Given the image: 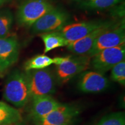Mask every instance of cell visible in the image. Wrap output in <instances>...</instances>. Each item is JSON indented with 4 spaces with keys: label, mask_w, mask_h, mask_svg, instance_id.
Wrapping results in <instances>:
<instances>
[{
    "label": "cell",
    "mask_w": 125,
    "mask_h": 125,
    "mask_svg": "<svg viewBox=\"0 0 125 125\" xmlns=\"http://www.w3.org/2000/svg\"><path fill=\"white\" fill-rule=\"evenodd\" d=\"M114 25L111 23H107L105 25L98 28L83 38L70 43L67 47L68 49L76 55L87 56L94 43L97 38L108 30L111 28Z\"/></svg>",
    "instance_id": "obj_13"
},
{
    "label": "cell",
    "mask_w": 125,
    "mask_h": 125,
    "mask_svg": "<svg viewBox=\"0 0 125 125\" xmlns=\"http://www.w3.org/2000/svg\"><path fill=\"white\" fill-rule=\"evenodd\" d=\"M53 59L56 65V80L64 84L76 75L86 71L90 66L91 58L87 56H69L56 57Z\"/></svg>",
    "instance_id": "obj_2"
},
{
    "label": "cell",
    "mask_w": 125,
    "mask_h": 125,
    "mask_svg": "<svg viewBox=\"0 0 125 125\" xmlns=\"http://www.w3.org/2000/svg\"><path fill=\"white\" fill-rule=\"evenodd\" d=\"M4 99L17 108H22L31 99L26 73L16 70L8 76L4 89Z\"/></svg>",
    "instance_id": "obj_1"
},
{
    "label": "cell",
    "mask_w": 125,
    "mask_h": 125,
    "mask_svg": "<svg viewBox=\"0 0 125 125\" xmlns=\"http://www.w3.org/2000/svg\"><path fill=\"white\" fill-rule=\"evenodd\" d=\"M26 125L23 123V121L21 122H19L18 123H13V124H10V125Z\"/></svg>",
    "instance_id": "obj_21"
},
{
    "label": "cell",
    "mask_w": 125,
    "mask_h": 125,
    "mask_svg": "<svg viewBox=\"0 0 125 125\" xmlns=\"http://www.w3.org/2000/svg\"><path fill=\"white\" fill-rule=\"evenodd\" d=\"M96 125H125L124 112H116L105 115Z\"/></svg>",
    "instance_id": "obj_18"
},
{
    "label": "cell",
    "mask_w": 125,
    "mask_h": 125,
    "mask_svg": "<svg viewBox=\"0 0 125 125\" xmlns=\"http://www.w3.org/2000/svg\"><path fill=\"white\" fill-rule=\"evenodd\" d=\"M100 21H83L65 25L58 31L67 41L68 44L80 40L98 28L105 25Z\"/></svg>",
    "instance_id": "obj_11"
},
{
    "label": "cell",
    "mask_w": 125,
    "mask_h": 125,
    "mask_svg": "<svg viewBox=\"0 0 125 125\" xmlns=\"http://www.w3.org/2000/svg\"><path fill=\"white\" fill-rule=\"evenodd\" d=\"M13 15L8 9L0 10V38L10 35V31L13 23Z\"/></svg>",
    "instance_id": "obj_17"
},
{
    "label": "cell",
    "mask_w": 125,
    "mask_h": 125,
    "mask_svg": "<svg viewBox=\"0 0 125 125\" xmlns=\"http://www.w3.org/2000/svg\"><path fill=\"white\" fill-rule=\"evenodd\" d=\"M19 43L15 35L0 38V76L18 62L19 56Z\"/></svg>",
    "instance_id": "obj_9"
},
{
    "label": "cell",
    "mask_w": 125,
    "mask_h": 125,
    "mask_svg": "<svg viewBox=\"0 0 125 125\" xmlns=\"http://www.w3.org/2000/svg\"><path fill=\"white\" fill-rule=\"evenodd\" d=\"M53 8L48 0H24L17 10V23L23 27H31L37 20Z\"/></svg>",
    "instance_id": "obj_3"
},
{
    "label": "cell",
    "mask_w": 125,
    "mask_h": 125,
    "mask_svg": "<svg viewBox=\"0 0 125 125\" xmlns=\"http://www.w3.org/2000/svg\"><path fill=\"white\" fill-rule=\"evenodd\" d=\"M22 121V116L18 109L0 101V125H8Z\"/></svg>",
    "instance_id": "obj_14"
},
{
    "label": "cell",
    "mask_w": 125,
    "mask_h": 125,
    "mask_svg": "<svg viewBox=\"0 0 125 125\" xmlns=\"http://www.w3.org/2000/svg\"><path fill=\"white\" fill-rule=\"evenodd\" d=\"M125 42V23L114 25L96 39L87 56L92 58L103 50L119 46Z\"/></svg>",
    "instance_id": "obj_6"
},
{
    "label": "cell",
    "mask_w": 125,
    "mask_h": 125,
    "mask_svg": "<svg viewBox=\"0 0 125 125\" xmlns=\"http://www.w3.org/2000/svg\"><path fill=\"white\" fill-rule=\"evenodd\" d=\"M111 78L122 85H125V61L122 60L114 65L111 69Z\"/></svg>",
    "instance_id": "obj_19"
},
{
    "label": "cell",
    "mask_w": 125,
    "mask_h": 125,
    "mask_svg": "<svg viewBox=\"0 0 125 125\" xmlns=\"http://www.w3.org/2000/svg\"><path fill=\"white\" fill-rule=\"evenodd\" d=\"M68 19L66 12L54 7L34 23L31 27L32 32L42 34L59 31L65 26Z\"/></svg>",
    "instance_id": "obj_7"
},
{
    "label": "cell",
    "mask_w": 125,
    "mask_h": 125,
    "mask_svg": "<svg viewBox=\"0 0 125 125\" xmlns=\"http://www.w3.org/2000/svg\"><path fill=\"white\" fill-rule=\"evenodd\" d=\"M6 1H7V0H0V8L2 7Z\"/></svg>",
    "instance_id": "obj_22"
},
{
    "label": "cell",
    "mask_w": 125,
    "mask_h": 125,
    "mask_svg": "<svg viewBox=\"0 0 125 125\" xmlns=\"http://www.w3.org/2000/svg\"><path fill=\"white\" fill-rule=\"evenodd\" d=\"M125 45L103 50L92 57L90 65L94 71L104 74L112 69L114 65L125 60Z\"/></svg>",
    "instance_id": "obj_5"
},
{
    "label": "cell",
    "mask_w": 125,
    "mask_h": 125,
    "mask_svg": "<svg viewBox=\"0 0 125 125\" xmlns=\"http://www.w3.org/2000/svg\"><path fill=\"white\" fill-rule=\"evenodd\" d=\"M40 37L45 45L44 53L56 48L67 46L68 45L67 41L58 31L40 34Z\"/></svg>",
    "instance_id": "obj_15"
},
{
    "label": "cell",
    "mask_w": 125,
    "mask_h": 125,
    "mask_svg": "<svg viewBox=\"0 0 125 125\" xmlns=\"http://www.w3.org/2000/svg\"><path fill=\"white\" fill-rule=\"evenodd\" d=\"M30 100V116L32 121L43 118L62 104L51 95L34 97Z\"/></svg>",
    "instance_id": "obj_12"
},
{
    "label": "cell",
    "mask_w": 125,
    "mask_h": 125,
    "mask_svg": "<svg viewBox=\"0 0 125 125\" xmlns=\"http://www.w3.org/2000/svg\"><path fill=\"white\" fill-rule=\"evenodd\" d=\"M53 64V59L45 54H38L25 62L24 68L25 71L34 70H42L46 68Z\"/></svg>",
    "instance_id": "obj_16"
},
{
    "label": "cell",
    "mask_w": 125,
    "mask_h": 125,
    "mask_svg": "<svg viewBox=\"0 0 125 125\" xmlns=\"http://www.w3.org/2000/svg\"><path fill=\"white\" fill-rule=\"evenodd\" d=\"M109 82L104 75L94 71H85L81 74L78 89L85 93H98L108 88Z\"/></svg>",
    "instance_id": "obj_10"
},
{
    "label": "cell",
    "mask_w": 125,
    "mask_h": 125,
    "mask_svg": "<svg viewBox=\"0 0 125 125\" xmlns=\"http://www.w3.org/2000/svg\"><path fill=\"white\" fill-rule=\"evenodd\" d=\"M27 75L31 98L34 97L51 95L56 92V79L48 68L25 72Z\"/></svg>",
    "instance_id": "obj_4"
},
{
    "label": "cell",
    "mask_w": 125,
    "mask_h": 125,
    "mask_svg": "<svg viewBox=\"0 0 125 125\" xmlns=\"http://www.w3.org/2000/svg\"><path fill=\"white\" fill-rule=\"evenodd\" d=\"M90 1H94V0H90Z\"/></svg>",
    "instance_id": "obj_23"
},
{
    "label": "cell",
    "mask_w": 125,
    "mask_h": 125,
    "mask_svg": "<svg viewBox=\"0 0 125 125\" xmlns=\"http://www.w3.org/2000/svg\"><path fill=\"white\" fill-rule=\"evenodd\" d=\"M121 0H94L84 3L85 7L91 9H103L115 5Z\"/></svg>",
    "instance_id": "obj_20"
},
{
    "label": "cell",
    "mask_w": 125,
    "mask_h": 125,
    "mask_svg": "<svg viewBox=\"0 0 125 125\" xmlns=\"http://www.w3.org/2000/svg\"><path fill=\"white\" fill-rule=\"evenodd\" d=\"M79 114L76 106L62 104L46 116L32 122L34 125H73Z\"/></svg>",
    "instance_id": "obj_8"
}]
</instances>
